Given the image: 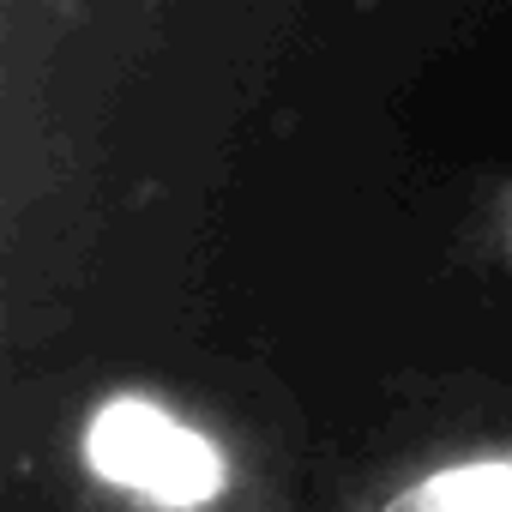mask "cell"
<instances>
[{"label":"cell","instance_id":"6da1fadb","mask_svg":"<svg viewBox=\"0 0 512 512\" xmlns=\"http://www.w3.org/2000/svg\"><path fill=\"white\" fill-rule=\"evenodd\" d=\"M79 470L85 488L115 494L145 512H229L266 494L199 416L157 392H115L91 404L79 428Z\"/></svg>","mask_w":512,"mask_h":512},{"label":"cell","instance_id":"7a4b0ae2","mask_svg":"<svg viewBox=\"0 0 512 512\" xmlns=\"http://www.w3.org/2000/svg\"><path fill=\"white\" fill-rule=\"evenodd\" d=\"M356 512H512V434L440 446L380 476Z\"/></svg>","mask_w":512,"mask_h":512},{"label":"cell","instance_id":"3957f363","mask_svg":"<svg viewBox=\"0 0 512 512\" xmlns=\"http://www.w3.org/2000/svg\"><path fill=\"white\" fill-rule=\"evenodd\" d=\"M464 253L476 260V272L488 278H512V175H494L470 217H464Z\"/></svg>","mask_w":512,"mask_h":512},{"label":"cell","instance_id":"277c9868","mask_svg":"<svg viewBox=\"0 0 512 512\" xmlns=\"http://www.w3.org/2000/svg\"><path fill=\"white\" fill-rule=\"evenodd\" d=\"M55 512H145V506H127V500H115V494H97V488H73V494H61L55 500ZM229 512H284L272 494H253V500H241V506H229Z\"/></svg>","mask_w":512,"mask_h":512},{"label":"cell","instance_id":"5b68a950","mask_svg":"<svg viewBox=\"0 0 512 512\" xmlns=\"http://www.w3.org/2000/svg\"><path fill=\"white\" fill-rule=\"evenodd\" d=\"M13 7V25L25 19V13H37L43 25H73L79 19V0H7Z\"/></svg>","mask_w":512,"mask_h":512}]
</instances>
